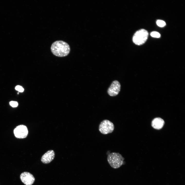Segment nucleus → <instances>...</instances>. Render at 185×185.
<instances>
[{"label":"nucleus","instance_id":"obj_1","mask_svg":"<svg viewBox=\"0 0 185 185\" xmlns=\"http://www.w3.org/2000/svg\"><path fill=\"white\" fill-rule=\"evenodd\" d=\"M51 50L52 53L58 57H63L67 55L70 51L69 44L61 40L56 41L51 45Z\"/></svg>","mask_w":185,"mask_h":185},{"label":"nucleus","instance_id":"obj_2","mask_svg":"<svg viewBox=\"0 0 185 185\" xmlns=\"http://www.w3.org/2000/svg\"><path fill=\"white\" fill-rule=\"evenodd\" d=\"M125 159L119 153L112 152L108 155V162L112 167L117 169L124 164Z\"/></svg>","mask_w":185,"mask_h":185},{"label":"nucleus","instance_id":"obj_3","mask_svg":"<svg viewBox=\"0 0 185 185\" xmlns=\"http://www.w3.org/2000/svg\"><path fill=\"white\" fill-rule=\"evenodd\" d=\"M148 35V33L146 30L141 29L137 31L134 34L133 38V41L136 45H142L146 41Z\"/></svg>","mask_w":185,"mask_h":185},{"label":"nucleus","instance_id":"obj_4","mask_svg":"<svg viewBox=\"0 0 185 185\" xmlns=\"http://www.w3.org/2000/svg\"><path fill=\"white\" fill-rule=\"evenodd\" d=\"M114 126L113 123L110 121L105 119L101 121L99 125V130L103 134L112 133L114 131Z\"/></svg>","mask_w":185,"mask_h":185},{"label":"nucleus","instance_id":"obj_5","mask_svg":"<svg viewBox=\"0 0 185 185\" xmlns=\"http://www.w3.org/2000/svg\"><path fill=\"white\" fill-rule=\"evenodd\" d=\"M14 133L17 138H25L28 134V131L26 127L23 125L17 126L14 130Z\"/></svg>","mask_w":185,"mask_h":185},{"label":"nucleus","instance_id":"obj_6","mask_svg":"<svg viewBox=\"0 0 185 185\" xmlns=\"http://www.w3.org/2000/svg\"><path fill=\"white\" fill-rule=\"evenodd\" d=\"M121 85L119 82L115 80L113 82L109 88L107 92L110 96H114L117 95L120 90Z\"/></svg>","mask_w":185,"mask_h":185},{"label":"nucleus","instance_id":"obj_7","mask_svg":"<svg viewBox=\"0 0 185 185\" xmlns=\"http://www.w3.org/2000/svg\"><path fill=\"white\" fill-rule=\"evenodd\" d=\"M20 178L22 182L26 185H31L34 183L35 179L34 176L29 172H25L20 175Z\"/></svg>","mask_w":185,"mask_h":185},{"label":"nucleus","instance_id":"obj_8","mask_svg":"<svg viewBox=\"0 0 185 185\" xmlns=\"http://www.w3.org/2000/svg\"><path fill=\"white\" fill-rule=\"evenodd\" d=\"M55 153L52 150H49L45 153L42 156L41 161L44 164H48L50 162L54 159Z\"/></svg>","mask_w":185,"mask_h":185},{"label":"nucleus","instance_id":"obj_9","mask_svg":"<svg viewBox=\"0 0 185 185\" xmlns=\"http://www.w3.org/2000/svg\"><path fill=\"white\" fill-rule=\"evenodd\" d=\"M164 123V121L160 118H156L152 121V125L154 128L159 130L161 129Z\"/></svg>","mask_w":185,"mask_h":185},{"label":"nucleus","instance_id":"obj_10","mask_svg":"<svg viewBox=\"0 0 185 185\" xmlns=\"http://www.w3.org/2000/svg\"><path fill=\"white\" fill-rule=\"evenodd\" d=\"M156 23L158 26L161 27L164 26L166 25V23L164 21L161 20H157Z\"/></svg>","mask_w":185,"mask_h":185},{"label":"nucleus","instance_id":"obj_11","mask_svg":"<svg viewBox=\"0 0 185 185\" xmlns=\"http://www.w3.org/2000/svg\"><path fill=\"white\" fill-rule=\"evenodd\" d=\"M153 37L159 38L160 36V34L158 32L153 31L151 32L150 34Z\"/></svg>","mask_w":185,"mask_h":185},{"label":"nucleus","instance_id":"obj_12","mask_svg":"<svg viewBox=\"0 0 185 185\" xmlns=\"http://www.w3.org/2000/svg\"><path fill=\"white\" fill-rule=\"evenodd\" d=\"M10 105L13 107H16L18 105V103L16 101H11L10 102Z\"/></svg>","mask_w":185,"mask_h":185},{"label":"nucleus","instance_id":"obj_13","mask_svg":"<svg viewBox=\"0 0 185 185\" xmlns=\"http://www.w3.org/2000/svg\"><path fill=\"white\" fill-rule=\"evenodd\" d=\"M15 89L19 92H22L24 90L23 88L21 86H17L15 88Z\"/></svg>","mask_w":185,"mask_h":185}]
</instances>
